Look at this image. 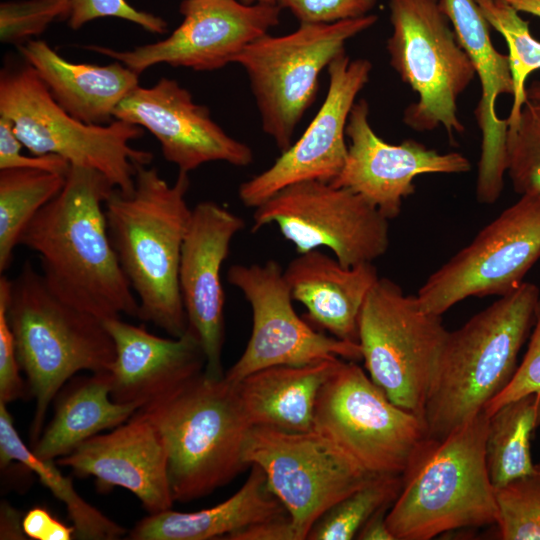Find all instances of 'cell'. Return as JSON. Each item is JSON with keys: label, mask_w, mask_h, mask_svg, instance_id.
<instances>
[{"label": "cell", "mask_w": 540, "mask_h": 540, "mask_svg": "<svg viewBox=\"0 0 540 540\" xmlns=\"http://www.w3.org/2000/svg\"><path fill=\"white\" fill-rule=\"evenodd\" d=\"M227 281L239 289L252 311V330L242 355L224 374L231 382L277 365H306L322 360L362 359L359 343L327 336L298 316L280 264H235Z\"/></svg>", "instance_id": "9a60e30c"}, {"label": "cell", "mask_w": 540, "mask_h": 540, "mask_svg": "<svg viewBox=\"0 0 540 540\" xmlns=\"http://www.w3.org/2000/svg\"><path fill=\"white\" fill-rule=\"evenodd\" d=\"M79 477L93 476L100 491L121 487L133 493L148 514L172 509L168 454L157 428L136 412L108 433H99L56 460Z\"/></svg>", "instance_id": "44dd1931"}, {"label": "cell", "mask_w": 540, "mask_h": 540, "mask_svg": "<svg viewBox=\"0 0 540 540\" xmlns=\"http://www.w3.org/2000/svg\"><path fill=\"white\" fill-rule=\"evenodd\" d=\"M229 540H299L289 515L250 525L227 537Z\"/></svg>", "instance_id": "b9f144b4"}, {"label": "cell", "mask_w": 540, "mask_h": 540, "mask_svg": "<svg viewBox=\"0 0 540 540\" xmlns=\"http://www.w3.org/2000/svg\"><path fill=\"white\" fill-rule=\"evenodd\" d=\"M157 428L168 454L175 501L205 497L247 466L250 424L236 383L201 374L137 411Z\"/></svg>", "instance_id": "8992f818"}, {"label": "cell", "mask_w": 540, "mask_h": 540, "mask_svg": "<svg viewBox=\"0 0 540 540\" xmlns=\"http://www.w3.org/2000/svg\"><path fill=\"white\" fill-rule=\"evenodd\" d=\"M388 6L389 63L418 94L404 110L405 125L417 132L442 126L450 139L464 133L457 102L476 72L439 0H388Z\"/></svg>", "instance_id": "ba28073f"}, {"label": "cell", "mask_w": 540, "mask_h": 540, "mask_svg": "<svg viewBox=\"0 0 540 540\" xmlns=\"http://www.w3.org/2000/svg\"><path fill=\"white\" fill-rule=\"evenodd\" d=\"M288 515L271 492L264 472L251 465L242 487L227 500L195 512L172 509L149 514L130 531L133 540L227 539L231 534L258 522Z\"/></svg>", "instance_id": "484cf974"}, {"label": "cell", "mask_w": 540, "mask_h": 540, "mask_svg": "<svg viewBox=\"0 0 540 540\" xmlns=\"http://www.w3.org/2000/svg\"><path fill=\"white\" fill-rule=\"evenodd\" d=\"M371 71L368 59H351L345 52L330 63L327 95L301 137L281 152L269 168L239 186V199L246 207L255 209L295 183L332 182L337 177L348 153V117Z\"/></svg>", "instance_id": "e0dca14e"}, {"label": "cell", "mask_w": 540, "mask_h": 540, "mask_svg": "<svg viewBox=\"0 0 540 540\" xmlns=\"http://www.w3.org/2000/svg\"><path fill=\"white\" fill-rule=\"evenodd\" d=\"M539 296V288L524 281L449 331L425 405L429 438L445 437L509 384Z\"/></svg>", "instance_id": "3957f363"}, {"label": "cell", "mask_w": 540, "mask_h": 540, "mask_svg": "<svg viewBox=\"0 0 540 540\" xmlns=\"http://www.w3.org/2000/svg\"><path fill=\"white\" fill-rule=\"evenodd\" d=\"M71 0H21L0 4V40L21 45L57 19L69 18Z\"/></svg>", "instance_id": "d590c367"}, {"label": "cell", "mask_w": 540, "mask_h": 540, "mask_svg": "<svg viewBox=\"0 0 540 540\" xmlns=\"http://www.w3.org/2000/svg\"><path fill=\"white\" fill-rule=\"evenodd\" d=\"M517 11L525 12L540 18V0H504Z\"/></svg>", "instance_id": "bcb514c9"}, {"label": "cell", "mask_w": 540, "mask_h": 540, "mask_svg": "<svg viewBox=\"0 0 540 540\" xmlns=\"http://www.w3.org/2000/svg\"><path fill=\"white\" fill-rule=\"evenodd\" d=\"M540 426V391L516 398L489 416L486 461L494 487L536 473L531 439Z\"/></svg>", "instance_id": "f546056e"}, {"label": "cell", "mask_w": 540, "mask_h": 540, "mask_svg": "<svg viewBox=\"0 0 540 540\" xmlns=\"http://www.w3.org/2000/svg\"><path fill=\"white\" fill-rule=\"evenodd\" d=\"M491 28L499 32L507 43L508 57L514 84L513 104L507 118L513 126L523 104L528 99L525 82L529 74L540 69V41L530 32L524 20L512 5L504 0H475Z\"/></svg>", "instance_id": "d6a6232c"}, {"label": "cell", "mask_w": 540, "mask_h": 540, "mask_svg": "<svg viewBox=\"0 0 540 540\" xmlns=\"http://www.w3.org/2000/svg\"><path fill=\"white\" fill-rule=\"evenodd\" d=\"M283 275L308 319L337 339L358 343L361 310L379 279L373 262L346 267L316 249L298 254Z\"/></svg>", "instance_id": "cb8c5ba5"}, {"label": "cell", "mask_w": 540, "mask_h": 540, "mask_svg": "<svg viewBox=\"0 0 540 540\" xmlns=\"http://www.w3.org/2000/svg\"><path fill=\"white\" fill-rule=\"evenodd\" d=\"M103 17L124 19L152 33L167 32V22L163 18L139 11L126 0H71L68 18L71 29L78 30L86 23Z\"/></svg>", "instance_id": "8d00e7d4"}, {"label": "cell", "mask_w": 540, "mask_h": 540, "mask_svg": "<svg viewBox=\"0 0 540 540\" xmlns=\"http://www.w3.org/2000/svg\"><path fill=\"white\" fill-rule=\"evenodd\" d=\"M377 15L333 24H300L293 32L268 33L244 48L234 59L248 75L262 129L283 152L293 143L299 121L315 99L324 68L346 42L372 27Z\"/></svg>", "instance_id": "9c48e42d"}, {"label": "cell", "mask_w": 540, "mask_h": 540, "mask_svg": "<svg viewBox=\"0 0 540 540\" xmlns=\"http://www.w3.org/2000/svg\"><path fill=\"white\" fill-rule=\"evenodd\" d=\"M56 397L53 418L32 446L44 460L56 461L70 454L87 439L123 424L141 408L111 398L109 371L72 378Z\"/></svg>", "instance_id": "83f0119b"}, {"label": "cell", "mask_w": 540, "mask_h": 540, "mask_svg": "<svg viewBox=\"0 0 540 540\" xmlns=\"http://www.w3.org/2000/svg\"><path fill=\"white\" fill-rule=\"evenodd\" d=\"M377 0H279L300 24H333L369 14Z\"/></svg>", "instance_id": "ab89813d"}, {"label": "cell", "mask_w": 540, "mask_h": 540, "mask_svg": "<svg viewBox=\"0 0 540 540\" xmlns=\"http://www.w3.org/2000/svg\"><path fill=\"white\" fill-rule=\"evenodd\" d=\"M532 332L527 350L509 384L484 407L491 416L504 404L540 391V296L536 305Z\"/></svg>", "instance_id": "74e56055"}, {"label": "cell", "mask_w": 540, "mask_h": 540, "mask_svg": "<svg viewBox=\"0 0 540 540\" xmlns=\"http://www.w3.org/2000/svg\"><path fill=\"white\" fill-rule=\"evenodd\" d=\"M245 226L244 220L213 201L192 208L183 242L179 287L188 329L199 339L205 358V374L224 376L225 295L221 281L222 265L231 242Z\"/></svg>", "instance_id": "ffe728a7"}, {"label": "cell", "mask_w": 540, "mask_h": 540, "mask_svg": "<svg viewBox=\"0 0 540 540\" xmlns=\"http://www.w3.org/2000/svg\"><path fill=\"white\" fill-rule=\"evenodd\" d=\"M11 123L0 117V170L39 169L67 175L70 163L54 154L26 156Z\"/></svg>", "instance_id": "60d3db41"}, {"label": "cell", "mask_w": 540, "mask_h": 540, "mask_svg": "<svg viewBox=\"0 0 540 540\" xmlns=\"http://www.w3.org/2000/svg\"><path fill=\"white\" fill-rule=\"evenodd\" d=\"M494 488L500 539L540 540V473Z\"/></svg>", "instance_id": "e575fe53"}, {"label": "cell", "mask_w": 540, "mask_h": 540, "mask_svg": "<svg viewBox=\"0 0 540 540\" xmlns=\"http://www.w3.org/2000/svg\"><path fill=\"white\" fill-rule=\"evenodd\" d=\"M116 356L110 373L111 398L144 406L192 380L205 370L197 336L187 328L180 337L156 336L120 318L103 320Z\"/></svg>", "instance_id": "603a6c76"}, {"label": "cell", "mask_w": 540, "mask_h": 540, "mask_svg": "<svg viewBox=\"0 0 540 540\" xmlns=\"http://www.w3.org/2000/svg\"><path fill=\"white\" fill-rule=\"evenodd\" d=\"M7 315L19 365L35 399L33 446L64 384L80 371H110L115 344L103 320L60 299L30 261L9 279Z\"/></svg>", "instance_id": "5b68a950"}, {"label": "cell", "mask_w": 540, "mask_h": 540, "mask_svg": "<svg viewBox=\"0 0 540 540\" xmlns=\"http://www.w3.org/2000/svg\"><path fill=\"white\" fill-rule=\"evenodd\" d=\"M245 5H279V0H239Z\"/></svg>", "instance_id": "c3c4849f"}, {"label": "cell", "mask_w": 540, "mask_h": 540, "mask_svg": "<svg viewBox=\"0 0 540 540\" xmlns=\"http://www.w3.org/2000/svg\"><path fill=\"white\" fill-rule=\"evenodd\" d=\"M279 5H245L239 0H183L181 24L167 38L119 51L87 49L119 61L139 75L156 64L212 71L233 63L246 46L278 25Z\"/></svg>", "instance_id": "2e32d148"}, {"label": "cell", "mask_w": 540, "mask_h": 540, "mask_svg": "<svg viewBox=\"0 0 540 540\" xmlns=\"http://www.w3.org/2000/svg\"><path fill=\"white\" fill-rule=\"evenodd\" d=\"M506 174L519 195L540 196V102L527 99L506 139Z\"/></svg>", "instance_id": "836d02e7"}, {"label": "cell", "mask_w": 540, "mask_h": 540, "mask_svg": "<svg viewBox=\"0 0 540 540\" xmlns=\"http://www.w3.org/2000/svg\"><path fill=\"white\" fill-rule=\"evenodd\" d=\"M539 257L540 196L521 195L426 279L418 303L442 316L469 297L507 295Z\"/></svg>", "instance_id": "5bb4252c"}, {"label": "cell", "mask_w": 540, "mask_h": 540, "mask_svg": "<svg viewBox=\"0 0 540 540\" xmlns=\"http://www.w3.org/2000/svg\"><path fill=\"white\" fill-rule=\"evenodd\" d=\"M252 232L276 225L298 254L327 248L346 267L373 262L390 244L389 219L359 194L330 182L289 185L254 209Z\"/></svg>", "instance_id": "7c38bea8"}, {"label": "cell", "mask_w": 540, "mask_h": 540, "mask_svg": "<svg viewBox=\"0 0 540 540\" xmlns=\"http://www.w3.org/2000/svg\"><path fill=\"white\" fill-rule=\"evenodd\" d=\"M0 117L33 155L54 154L71 166L94 169L124 195L134 191L136 164L148 165L153 157L129 144L143 135L141 126L119 119L106 125L76 119L29 64L1 71Z\"/></svg>", "instance_id": "52a82bcc"}, {"label": "cell", "mask_w": 540, "mask_h": 540, "mask_svg": "<svg viewBox=\"0 0 540 540\" xmlns=\"http://www.w3.org/2000/svg\"><path fill=\"white\" fill-rule=\"evenodd\" d=\"M0 538L1 539H25L26 536L20 513L11 507L8 503L1 504L0 513Z\"/></svg>", "instance_id": "f6af8a7d"}, {"label": "cell", "mask_w": 540, "mask_h": 540, "mask_svg": "<svg viewBox=\"0 0 540 540\" xmlns=\"http://www.w3.org/2000/svg\"><path fill=\"white\" fill-rule=\"evenodd\" d=\"M114 186L100 172L71 166L61 192L23 230L19 245L37 253L47 286L101 320L138 317L139 303L112 245L105 201Z\"/></svg>", "instance_id": "6da1fadb"}, {"label": "cell", "mask_w": 540, "mask_h": 540, "mask_svg": "<svg viewBox=\"0 0 540 540\" xmlns=\"http://www.w3.org/2000/svg\"><path fill=\"white\" fill-rule=\"evenodd\" d=\"M389 507L377 511L360 529L356 538L360 540H395L386 523Z\"/></svg>", "instance_id": "ee69618b"}, {"label": "cell", "mask_w": 540, "mask_h": 540, "mask_svg": "<svg viewBox=\"0 0 540 540\" xmlns=\"http://www.w3.org/2000/svg\"><path fill=\"white\" fill-rule=\"evenodd\" d=\"M313 430L373 475H403L428 438L422 418L394 404L345 359L318 394Z\"/></svg>", "instance_id": "8fae6325"}, {"label": "cell", "mask_w": 540, "mask_h": 540, "mask_svg": "<svg viewBox=\"0 0 540 540\" xmlns=\"http://www.w3.org/2000/svg\"><path fill=\"white\" fill-rule=\"evenodd\" d=\"M247 466L265 474L299 540L338 501L367 484L370 474L315 430L291 432L252 426L244 445Z\"/></svg>", "instance_id": "4fadbf2b"}, {"label": "cell", "mask_w": 540, "mask_h": 540, "mask_svg": "<svg viewBox=\"0 0 540 540\" xmlns=\"http://www.w3.org/2000/svg\"><path fill=\"white\" fill-rule=\"evenodd\" d=\"M57 521L45 508L34 507L24 515L22 527L25 535L31 539L50 540Z\"/></svg>", "instance_id": "7bdbcfd3"}, {"label": "cell", "mask_w": 540, "mask_h": 540, "mask_svg": "<svg viewBox=\"0 0 540 540\" xmlns=\"http://www.w3.org/2000/svg\"><path fill=\"white\" fill-rule=\"evenodd\" d=\"M340 360L271 366L234 382L250 424L291 432L313 430L318 394Z\"/></svg>", "instance_id": "4316f807"}, {"label": "cell", "mask_w": 540, "mask_h": 540, "mask_svg": "<svg viewBox=\"0 0 540 540\" xmlns=\"http://www.w3.org/2000/svg\"><path fill=\"white\" fill-rule=\"evenodd\" d=\"M488 422L482 410L445 437L424 441L386 514L395 540H429L444 532L497 523L495 488L486 461Z\"/></svg>", "instance_id": "277c9868"}, {"label": "cell", "mask_w": 540, "mask_h": 540, "mask_svg": "<svg viewBox=\"0 0 540 540\" xmlns=\"http://www.w3.org/2000/svg\"><path fill=\"white\" fill-rule=\"evenodd\" d=\"M456 36L471 60L481 84L475 110L482 133L476 196L480 203L493 204L500 197L506 173L507 119L496 112L498 96H513L514 84L508 55L495 49L491 26L475 0H439Z\"/></svg>", "instance_id": "7402d4cb"}, {"label": "cell", "mask_w": 540, "mask_h": 540, "mask_svg": "<svg viewBox=\"0 0 540 540\" xmlns=\"http://www.w3.org/2000/svg\"><path fill=\"white\" fill-rule=\"evenodd\" d=\"M535 468H536V471L540 473V463H539V464H535Z\"/></svg>", "instance_id": "681fc988"}, {"label": "cell", "mask_w": 540, "mask_h": 540, "mask_svg": "<svg viewBox=\"0 0 540 540\" xmlns=\"http://www.w3.org/2000/svg\"><path fill=\"white\" fill-rule=\"evenodd\" d=\"M189 186L186 172L170 185L156 168L136 164L133 193L114 189L104 204L112 245L138 299L137 318L172 337L188 328L179 265L192 214Z\"/></svg>", "instance_id": "7a4b0ae2"}, {"label": "cell", "mask_w": 540, "mask_h": 540, "mask_svg": "<svg viewBox=\"0 0 540 540\" xmlns=\"http://www.w3.org/2000/svg\"><path fill=\"white\" fill-rule=\"evenodd\" d=\"M527 98L533 101L540 102V80L533 81L528 88H526Z\"/></svg>", "instance_id": "7dc6e473"}, {"label": "cell", "mask_w": 540, "mask_h": 540, "mask_svg": "<svg viewBox=\"0 0 540 540\" xmlns=\"http://www.w3.org/2000/svg\"><path fill=\"white\" fill-rule=\"evenodd\" d=\"M9 278L0 277V401L8 404L24 397L26 385L20 376L16 345L7 315Z\"/></svg>", "instance_id": "f35d334b"}, {"label": "cell", "mask_w": 540, "mask_h": 540, "mask_svg": "<svg viewBox=\"0 0 540 540\" xmlns=\"http://www.w3.org/2000/svg\"><path fill=\"white\" fill-rule=\"evenodd\" d=\"M115 119L147 129L160 143L163 157L180 172L222 161L249 166L252 149L229 136L206 106L194 102L177 81L161 78L151 87L135 88L116 108Z\"/></svg>", "instance_id": "d6986e66"}, {"label": "cell", "mask_w": 540, "mask_h": 540, "mask_svg": "<svg viewBox=\"0 0 540 540\" xmlns=\"http://www.w3.org/2000/svg\"><path fill=\"white\" fill-rule=\"evenodd\" d=\"M18 462L34 472L43 485L66 506L69 520L78 539L114 540L125 529L86 502L74 489L72 481L61 474L54 460L39 458L19 436L7 404L0 401V466Z\"/></svg>", "instance_id": "f1b7e54d"}, {"label": "cell", "mask_w": 540, "mask_h": 540, "mask_svg": "<svg viewBox=\"0 0 540 540\" xmlns=\"http://www.w3.org/2000/svg\"><path fill=\"white\" fill-rule=\"evenodd\" d=\"M449 331L394 281L379 277L359 317L358 343L369 377L397 406L424 420Z\"/></svg>", "instance_id": "30bf717a"}, {"label": "cell", "mask_w": 540, "mask_h": 540, "mask_svg": "<svg viewBox=\"0 0 540 540\" xmlns=\"http://www.w3.org/2000/svg\"><path fill=\"white\" fill-rule=\"evenodd\" d=\"M346 136L350 144L345 164L330 183L359 194L389 220L400 214L403 200L415 192L417 176L460 174L471 169L469 160L459 152L439 153L413 139L387 143L372 129L365 99L353 105Z\"/></svg>", "instance_id": "ac0fdd59"}, {"label": "cell", "mask_w": 540, "mask_h": 540, "mask_svg": "<svg viewBox=\"0 0 540 540\" xmlns=\"http://www.w3.org/2000/svg\"><path fill=\"white\" fill-rule=\"evenodd\" d=\"M18 50L54 100L86 124L112 122L116 108L139 86V74L119 61L107 65L73 63L43 40H29Z\"/></svg>", "instance_id": "d4e9b609"}, {"label": "cell", "mask_w": 540, "mask_h": 540, "mask_svg": "<svg viewBox=\"0 0 540 540\" xmlns=\"http://www.w3.org/2000/svg\"><path fill=\"white\" fill-rule=\"evenodd\" d=\"M65 182L66 175L45 170H0L1 273L11 266L25 227L61 192Z\"/></svg>", "instance_id": "4dcf8cb0"}, {"label": "cell", "mask_w": 540, "mask_h": 540, "mask_svg": "<svg viewBox=\"0 0 540 540\" xmlns=\"http://www.w3.org/2000/svg\"><path fill=\"white\" fill-rule=\"evenodd\" d=\"M403 475H377L367 484L344 497L314 523L309 540H351L380 509L395 501Z\"/></svg>", "instance_id": "1f68e13d"}]
</instances>
